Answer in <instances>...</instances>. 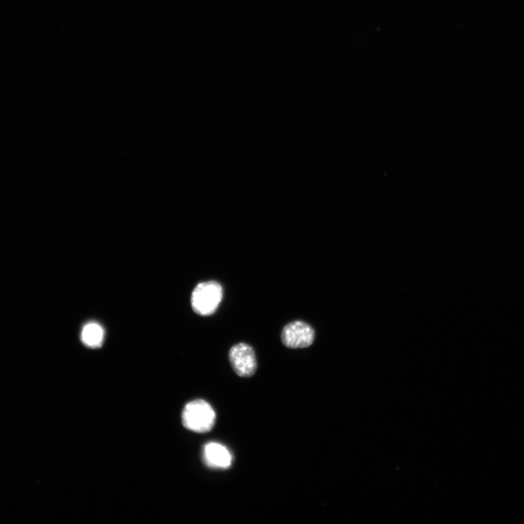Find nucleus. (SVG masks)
Here are the masks:
<instances>
[{
	"label": "nucleus",
	"instance_id": "nucleus-1",
	"mask_svg": "<svg viewBox=\"0 0 524 524\" xmlns=\"http://www.w3.org/2000/svg\"><path fill=\"white\" fill-rule=\"evenodd\" d=\"M181 418L187 430L198 433L211 431L216 423V413L212 406L200 400L188 403Z\"/></svg>",
	"mask_w": 524,
	"mask_h": 524
},
{
	"label": "nucleus",
	"instance_id": "nucleus-2",
	"mask_svg": "<svg viewBox=\"0 0 524 524\" xmlns=\"http://www.w3.org/2000/svg\"><path fill=\"white\" fill-rule=\"evenodd\" d=\"M223 298L222 286L212 281L199 283L193 290L191 304L199 316H212L218 309Z\"/></svg>",
	"mask_w": 524,
	"mask_h": 524
},
{
	"label": "nucleus",
	"instance_id": "nucleus-3",
	"mask_svg": "<svg viewBox=\"0 0 524 524\" xmlns=\"http://www.w3.org/2000/svg\"><path fill=\"white\" fill-rule=\"evenodd\" d=\"M229 359L233 369L241 377L253 376L257 369L256 354L248 344L239 343L230 349Z\"/></svg>",
	"mask_w": 524,
	"mask_h": 524
},
{
	"label": "nucleus",
	"instance_id": "nucleus-4",
	"mask_svg": "<svg viewBox=\"0 0 524 524\" xmlns=\"http://www.w3.org/2000/svg\"><path fill=\"white\" fill-rule=\"evenodd\" d=\"M314 340V331L308 324L296 321L287 324L283 329V344L291 349L306 348L312 345Z\"/></svg>",
	"mask_w": 524,
	"mask_h": 524
},
{
	"label": "nucleus",
	"instance_id": "nucleus-5",
	"mask_svg": "<svg viewBox=\"0 0 524 524\" xmlns=\"http://www.w3.org/2000/svg\"><path fill=\"white\" fill-rule=\"evenodd\" d=\"M205 464L212 468L227 469L232 466L233 456L229 450L218 443H209L203 450Z\"/></svg>",
	"mask_w": 524,
	"mask_h": 524
},
{
	"label": "nucleus",
	"instance_id": "nucleus-6",
	"mask_svg": "<svg viewBox=\"0 0 524 524\" xmlns=\"http://www.w3.org/2000/svg\"><path fill=\"white\" fill-rule=\"evenodd\" d=\"M104 338V331L97 323H89L83 327L81 340L84 345L91 348L101 347Z\"/></svg>",
	"mask_w": 524,
	"mask_h": 524
}]
</instances>
